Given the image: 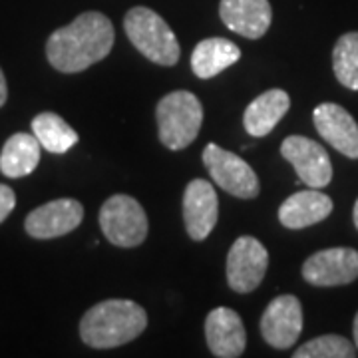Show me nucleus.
Masks as SVG:
<instances>
[{
    "instance_id": "1",
    "label": "nucleus",
    "mask_w": 358,
    "mask_h": 358,
    "mask_svg": "<svg viewBox=\"0 0 358 358\" xmlns=\"http://www.w3.org/2000/svg\"><path fill=\"white\" fill-rule=\"evenodd\" d=\"M114 26L102 13L90 10L76 16L64 28L52 32L46 56L58 72L76 74L103 60L114 46Z\"/></svg>"
},
{
    "instance_id": "2",
    "label": "nucleus",
    "mask_w": 358,
    "mask_h": 358,
    "mask_svg": "<svg viewBox=\"0 0 358 358\" xmlns=\"http://www.w3.org/2000/svg\"><path fill=\"white\" fill-rule=\"evenodd\" d=\"M148 327L145 310L128 299H108L80 320V336L92 348H115L138 338Z\"/></svg>"
},
{
    "instance_id": "3",
    "label": "nucleus",
    "mask_w": 358,
    "mask_h": 358,
    "mask_svg": "<svg viewBox=\"0 0 358 358\" xmlns=\"http://www.w3.org/2000/svg\"><path fill=\"white\" fill-rule=\"evenodd\" d=\"M155 117L162 143L178 152L192 145L197 138L203 124V106L192 92L178 90L159 100Z\"/></svg>"
},
{
    "instance_id": "4",
    "label": "nucleus",
    "mask_w": 358,
    "mask_h": 358,
    "mask_svg": "<svg viewBox=\"0 0 358 358\" xmlns=\"http://www.w3.org/2000/svg\"><path fill=\"white\" fill-rule=\"evenodd\" d=\"M129 42L154 64L173 66L179 62V44L166 20L145 6H134L124 18Z\"/></svg>"
},
{
    "instance_id": "5",
    "label": "nucleus",
    "mask_w": 358,
    "mask_h": 358,
    "mask_svg": "<svg viewBox=\"0 0 358 358\" xmlns=\"http://www.w3.org/2000/svg\"><path fill=\"white\" fill-rule=\"evenodd\" d=\"M103 237L117 247H138L148 237V215L134 197L112 195L100 209Z\"/></svg>"
},
{
    "instance_id": "6",
    "label": "nucleus",
    "mask_w": 358,
    "mask_h": 358,
    "mask_svg": "<svg viewBox=\"0 0 358 358\" xmlns=\"http://www.w3.org/2000/svg\"><path fill=\"white\" fill-rule=\"evenodd\" d=\"M203 166L211 179L223 192L241 199H253L261 192L253 167L237 154L219 148L217 143H207L203 150Z\"/></svg>"
},
{
    "instance_id": "7",
    "label": "nucleus",
    "mask_w": 358,
    "mask_h": 358,
    "mask_svg": "<svg viewBox=\"0 0 358 358\" xmlns=\"http://www.w3.org/2000/svg\"><path fill=\"white\" fill-rule=\"evenodd\" d=\"M268 253L255 237H239L227 255V282L237 293H251L265 279Z\"/></svg>"
},
{
    "instance_id": "8",
    "label": "nucleus",
    "mask_w": 358,
    "mask_h": 358,
    "mask_svg": "<svg viewBox=\"0 0 358 358\" xmlns=\"http://www.w3.org/2000/svg\"><path fill=\"white\" fill-rule=\"evenodd\" d=\"M281 155L294 167L299 181L322 189L333 179V164L327 150L305 136H289L281 143Z\"/></svg>"
},
{
    "instance_id": "9",
    "label": "nucleus",
    "mask_w": 358,
    "mask_h": 358,
    "mask_svg": "<svg viewBox=\"0 0 358 358\" xmlns=\"http://www.w3.org/2000/svg\"><path fill=\"white\" fill-rule=\"evenodd\" d=\"M303 279L315 287H341L358 279V251L350 247L322 249L303 265Z\"/></svg>"
},
{
    "instance_id": "10",
    "label": "nucleus",
    "mask_w": 358,
    "mask_h": 358,
    "mask_svg": "<svg viewBox=\"0 0 358 358\" xmlns=\"http://www.w3.org/2000/svg\"><path fill=\"white\" fill-rule=\"evenodd\" d=\"M303 333V307L294 294L273 299L261 317V334L277 350H287Z\"/></svg>"
},
{
    "instance_id": "11",
    "label": "nucleus",
    "mask_w": 358,
    "mask_h": 358,
    "mask_svg": "<svg viewBox=\"0 0 358 358\" xmlns=\"http://www.w3.org/2000/svg\"><path fill=\"white\" fill-rule=\"evenodd\" d=\"M84 219V207L76 199H54L28 213L24 229L34 239H54L74 231Z\"/></svg>"
},
{
    "instance_id": "12",
    "label": "nucleus",
    "mask_w": 358,
    "mask_h": 358,
    "mask_svg": "<svg viewBox=\"0 0 358 358\" xmlns=\"http://www.w3.org/2000/svg\"><path fill=\"white\" fill-rule=\"evenodd\" d=\"M219 201L213 185L205 179H193L183 193V221L193 241H203L217 225Z\"/></svg>"
},
{
    "instance_id": "13",
    "label": "nucleus",
    "mask_w": 358,
    "mask_h": 358,
    "mask_svg": "<svg viewBox=\"0 0 358 358\" xmlns=\"http://www.w3.org/2000/svg\"><path fill=\"white\" fill-rule=\"evenodd\" d=\"M315 128L327 143L350 159H358V124L343 106L324 102L313 112Z\"/></svg>"
},
{
    "instance_id": "14",
    "label": "nucleus",
    "mask_w": 358,
    "mask_h": 358,
    "mask_svg": "<svg viewBox=\"0 0 358 358\" xmlns=\"http://www.w3.org/2000/svg\"><path fill=\"white\" fill-rule=\"evenodd\" d=\"M205 338L207 346L219 358H237L243 355L247 346L241 317L227 307L213 308L205 319Z\"/></svg>"
},
{
    "instance_id": "15",
    "label": "nucleus",
    "mask_w": 358,
    "mask_h": 358,
    "mask_svg": "<svg viewBox=\"0 0 358 358\" xmlns=\"http://www.w3.org/2000/svg\"><path fill=\"white\" fill-rule=\"evenodd\" d=\"M219 16L229 30L255 40L268 30L273 10L268 0H221Z\"/></svg>"
},
{
    "instance_id": "16",
    "label": "nucleus",
    "mask_w": 358,
    "mask_h": 358,
    "mask_svg": "<svg viewBox=\"0 0 358 358\" xmlns=\"http://www.w3.org/2000/svg\"><path fill=\"white\" fill-rule=\"evenodd\" d=\"M333 199L315 187L293 193L279 207V221L287 229H305L333 213Z\"/></svg>"
},
{
    "instance_id": "17",
    "label": "nucleus",
    "mask_w": 358,
    "mask_h": 358,
    "mask_svg": "<svg viewBox=\"0 0 358 358\" xmlns=\"http://www.w3.org/2000/svg\"><path fill=\"white\" fill-rule=\"evenodd\" d=\"M291 108V98L285 90H268L247 106L243 124L247 134L253 138H263L273 131Z\"/></svg>"
},
{
    "instance_id": "18",
    "label": "nucleus",
    "mask_w": 358,
    "mask_h": 358,
    "mask_svg": "<svg viewBox=\"0 0 358 358\" xmlns=\"http://www.w3.org/2000/svg\"><path fill=\"white\" fill-rule=\"evenodd\" d=\"M239 58H241V50L231 40L205 38L193 50L192 70L197 78L209 80L227 70L229 66L237 64Z\"/></svg>"
},
{
    "instance_id": "19",
    "label": "nucleus",
    "mask_w": 358,
    "mask_h": 358,
    "mask_svg": "<svg viewBox=\"0 0 358 358\" xmlns=\"http://www.w3.org/2000/svg\"><path fill=\"white\" fill-rule=\"evenodd\" d=\"M40 141L34 134H14L10 136L0 154V171L6 178L30 176L40 162Z\"/></svg>"
},
{
    "instance_id": "20",
    "label": "nucleus",
    "mask_w": 358,
    "mask_h": 358,
    "mask_svg": "<svg viewBox=\"0 0 358 358\" xmlns=\"http://www.w3.org/2000/svg\"><path fill=\"white\" fill-rule=\"evenodd\" d=\"M32 134L50 154H66L78 143L76 129L52 112H42L32 120Z\"/></svg>"
},
{
    "instance_id": "21",
    "label": "nucleus",
    "mask_w": 358,
    "mask_h": 358,
    "mask_svg": "<svg viewBox=\"0 0 358 358\" xmlns=\"http://www.w3.org/2000/svg\"><path fill=\"white\" fill-rule=\"evenodd\" d=\"M333 70L345 88L358 92V32H346L336 40L333 50Z\"/></svg>"
},
{
    "instance_id": "22",
    "label": "nucleus",
    "mask_w": 358,
    "mask_h": 358,
    "mask_svg": "<svg viewBox=\"0 0 358 358\" xmlns=\"http://www.w3.org/2000/svg\"><path fill=\"white\" fill-rule=\"evenodd\" d=\"M294 358H355L357 350L350 345V341L341 334H322L319 338H313L299 350L293 352Z\"/></svg>"
},
{
    "instance_id": "23",
    "label": "nucleus",
    "mask_w": 358,
    "mask_h": 358,
    "mask_svg": "<svg viewBox=\"0 0 358 358\" xmlns=\"http://www.w3.org/2000/svg\"><path fill=\"white\" fill-rule=\"evenodd\" d=\"M14 205H16V195L8 187V185H2L0 183V223L13 213Z\"/></svg>"
},
{
    "instance_id": "24",
    "label": "nucleus",
    "mask_w": 358,
    "mask_h": 358,
    "mask_svg": "<svg viewBox=\"0 0 358 358\" xmlns=\"http://www.w3.org/2000/svg\"><path fill=\"white\" fill-rule=\"evenodd\" d=\"M6 98H8V86H6V78H4V72L0 70V108L6 103Z\"/></svg>"
},
{
    "instance_id": "25",
    "label": "nucleus",
    "mask_w": 358,
    "mask_h": 358,
    "mask_svg": "<svg viewBox=\"0 0 358 358\" xmlns=\"http://www.w3.org/2000/svg\"><path fill=\"white\" fill-rule=\"evenodd\" d=\"M352 333H355V345L358 348V313L357 317H355V324H352Z\"/></svg>"
},
{
    "instance_id": "26",
    "label": "nucleus",
    "mask_w": 358,
    "mask_h": 358,
    "mask_svg": "<svg viewBox=\"0 0 358 358\" xmlns=\"http://www.w3.org/2000/svg\"><path fill=\"white\" fill-rule=\"evenodd\" d=\"M352 219H355V225H357V229H358V199H357V203H355V211H352Z\"/></svg>"
}]
</instances>
